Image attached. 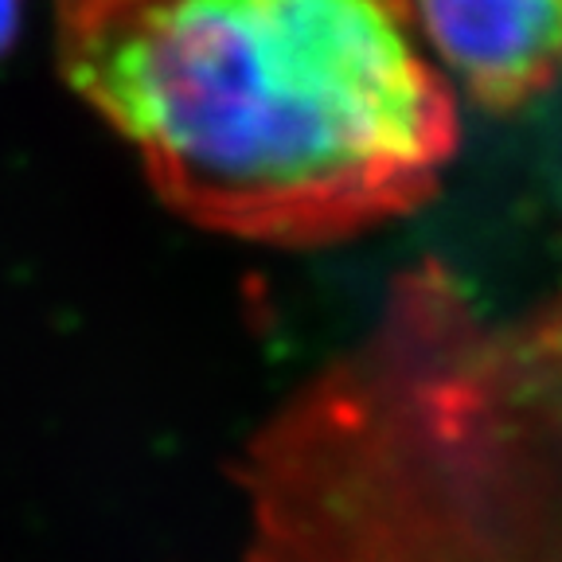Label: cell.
Instances as JSON below:
<instances>
[{"instance_id":"obj_4","label":"cell","mask_w":562,"mask_h":562,"mask_svg":"<svg viewBox=\"0 0 562 562\" xmlns=\"http://www.w3.org/2000/svg\"><path fill=\"white\" fill-rule=\"evenodd\" d=\"M20 35V0H0V55L16 44Z\"/></svg>"},{"instance_id":"obj_1","label":"cell","mask_w":562,"mask_h":562,"mask_svg":"<svg viewBox=\"0 0 562 562\" xmlns=\"http://www.w3.org/2000/svg\"><path fill=\"white\" fill-rule=\"evenodd\" d=\"M70 94L195 227L333 246L430 203L453 87L403 0H52Z\"/></svg>"},{"instance_id":"obj_2","label":"cell","mask_w":562,"mask_h":562,"mask_svg":"<svg viewBox=\"0 0 562 562\" xmlns=\"http://www.w3.org/2000/svg\"><path fill=\"white\" fill-rule=\"evenodd\" d=\"M246 562H562V297L418 266L250 441Z\"/></svg>"},{"instance_id":"obj_3","label":"cell","mask_w":562,"mask_h":562,"mask_svg":"<svg viewBox=\"0 0 562 562\" xmlns=\"http://www.w3.org/2000/svg\"><path fill=\"white\" fill-rule=\"evenodd\" d=\"M441 79L484 114H519L562 82V0H403Z\"/></svg>"}]
</instances>
